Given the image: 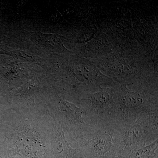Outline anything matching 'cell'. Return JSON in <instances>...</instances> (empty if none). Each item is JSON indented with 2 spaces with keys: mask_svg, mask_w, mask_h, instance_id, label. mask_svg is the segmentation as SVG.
Instances as JSON below:
<instances>
[{
  "mask_svg": "<svg viewBox=\"0 0 158 158\" xmlns=\"http://www.w3.org/2000/svg\"><path fill=\"white\" fill-rule=\"evenodd\" d=\"M141 134V128L138 126L134 127L129 131L127 138L131 143L135 142L140 138Z\"/></svg>",
  "mask_w": 158,
  "mask_h": 158,
  "instance_id": "obj_2",
  "label": "cell"
},
{
  "mask_svg": "<svg viewBox=\"0 0 158 158\" xmlns=\"http://www.w3.org/2000/svg\"><path fill=\"white\" fill-rule=\"evenodd\" d=\"M0 158H9L7 152L2 147H0Z\"/></svg>",
  "mask_w": 158,
  "mask_h": 158,
  "instance_id": "obj_4",
  "label": "cell"
},
{
  "mask_svg": "<svg viewBox=\"0 0 158 158\" xmlns=\"http://www.w3.org/2000/svg\"><path fill=\"white\" fill-rule=\"evenodd\" d=\"M73 158H83L82 156H73Z\"/></svg>",
  "mask_w": 158,
  "mask_h": 158,
  "instance_id": "obj_5",
  "label": "cell"
},
{
  "mask_svg": "<svg viewBox=\"0 0 158 158\" xmlns=\"http://www.w3.org/2000/svg\"><path fill=\"white\" fill-rule=\"evenodd\" d=\"M108 98L107 95L104 93H100L95 94L93 97V100L97 106L102 107L106 104Z\"/></svg>",
  "mask_w": 158,
  "mask_h": 158,
  "instance_id": "obj_3",
  "label": "cell"
},
{
  "mask_svg": "<svg viewBox=\"0 0 158 158\" xmlns=\"http://www.w3.org/2000/svg\"><path fill=\"white\" fill-rule=\"evenodd\" d=\"M61 112L69 121L74 123L83 122L82 116L83 112L75 105L66 101H62L60 103Z\"/></svg>",
  "mask_w": 158,
  "mask_h": 158,
  "instance_id": "obj_1",
  "label": "cell"
}]
</instances>
